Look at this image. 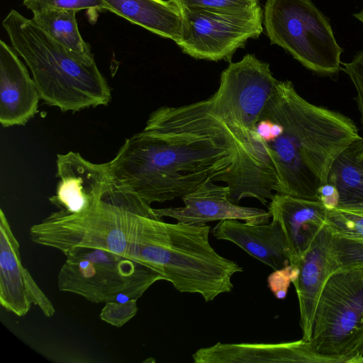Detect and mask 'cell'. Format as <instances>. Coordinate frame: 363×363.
I'll use <instances>...</instances> for the list:
<instances>
[{"instance_id":"obj_1","label":"cell","mask_w":363,"mask_h":363,"mask_svg":"<svg viewBox=\"0 0 363 363\" xmlns=\"http://www.w3.org/2000/svg\"><path fill=\"white\" fill-rule=\"evenodd\" d=\"M220 80L206 99L154 111L108 162L112 182L149 205L208 180L228 186L235 204L253 198L267 205L277 178L256 130L261 110L233 77L221 73Z\"/></svg>"},{"instance_id":"obj_2","label":"cell","mask_w":363,"mask_h":363,"mask_svg":"<svg viewBox=\"0 0 363 363\" xmlns=\"http://www.w3.org/2000/svg\"><path fill=\"white\" fill-rule=\"evenodd\" d=\"M279 124L280 133L264 142L274 166L276 193L318 201L338 156L362 138L347 116L313 104L289 80H278L259 119Z\"/></svg>"},{"instance_id":"obj_3","label":"cell","mask_w":363,"mask_h":363,"mask_svg":"<svg viewBox=\"0 0 363 363\" xmlns=\"http://www.w3.org/2000/svg\"><path fill=\"white\" fill-rule=\"evenodd\" d=\"M210 226L170 223L149 218L136 260L151 267L179 292L196 293L205 301L232 291V276L242 272L209 242Z\"/></svg>"},{"instance_id":"obj_4","label":"cell","mask_w":363,"mask_h":363,"mask_svg":"<svg viewBox=\"0 0 363 363\" xmlns=\"http://www.w3.org/2000/svg\"><path fill=\"white\" fill-rule=\"evenodd\" d=\"M11 47L28 67L40 99L62 111L106 106L111 88L96 63L69 55L31 18L14 9L2 21Z\"/></svg>"},{"instance_id":"obj_5","label":"cell","mask_w":363,"mask_h":363,"mask_svg":"<svg viewBox=\"0 0 363 363\" xmlns=\"http://www.w3.org/2000/svg\"><path fill=\"white\" fill-rule=\"evenodd\" d=\"M148 218H160L150 205L111 182L98 203L79 213H51L31 226L30 238L63 253L74 247L98 248L135 260Z\"/></svg>"},{"instance_id":"obj_6","label":"cell","mask_w":363,"mask_h":363,"mask_svg":"<svg viewBox=\"0 0 363 363\" xmlns=\"http://www.w3.org/2000/svg\"><path fill=\"white\" fill-rule=\"evenodd\" d=\"M308 344L321 362L361 363L363 268L329 277L316 305Z\"/></svg>"},{"instance_id":"obj_7","label":"cell","mask_w":363,"mask_h":363,"mask_svg":"<svg viewBox=\"0 0 363 363\" xmlns=\"http://www.w3.org/2000/svg\"><path fill=\"white\" fill-rule=\"evenodd\" d=\"M57 274L60 291L95 303L138 299L156 281L164 280L145 264L98 248L74 247L67 252Z\"/></svg>"},{"instance_id":"obj_8","label":"cell","mask_w":363,"mask_h":363,"mask_svg":"<svg viewBox=\"0 0 363 363\" xmlns=\"http://www.w3.org/2000/svg\"><path fill=\"white\" fill-rule=\"evenodd\" d=\"M266 35L308 69L333 75L341 69L342 48L328 18L312 0H267L263 11Z\"/></svg>"},{"instance_id":"obj_9","label":"cell","mask_w":363,"mask_h":363,"mask_svg":"<svg viewBox=\"0 0 363 363\" xmlns=\"http://www.w3.org/2000/svg\"><path fill=\"white\" fill-rule=\"evenodd\" d=\"M182 17V51L196 60L230 61L238 49L263 32L262 7L230 11L200 7H179Z\"/></svg>"},{"instance_id":"obj_10","label":"cell","mask_w":363,"mask_h":363,"mask_svg":"<svg viewBox=\"0 0 363 363\" xmlns=\"http://www.w3.org/2000/svg\"><path fill=\"white\" fill-rule=\"evenodd\" d=\"M20 245L2 209L0 211V303L7 311L21 317L33 304L46 317L55 308L37 284L20 257Z\"/></svg>"},{"instance_id":"obj_11","label":"cell","mask_w":363,"mask_h":363,"mask_svg":"<svg viewBox=\"0 0 363 363\" xmlns=\"http://www.w3.org/2000/svg\"><path fill=\"white\" fill-rule=\"evenodd\" d=\"M56 193L49 198L60 210L79 213L98 203L111 179L108 164H95L79 152L69 151L57 155Z\"/></svg>"},{"instance_id":"obj_12","label":"cell","mask_w":363,"mask_h":363,"mask_svg":"<svg viewBox=\"0 0 363 363\" xmlns=\"http://www.w3.org/2000/svg\"><path fill=\"white\" fill-rule=\"evenodd\" d=\"M183 207L153 208L160 218L169 217L177 223L203 225L208 222L228 219L241 220L249 224H264L272 218L264 209L240 206L230 199V188L208 180L195 190L184 195Z\"/></svg>"},{"instance_id":"obj_13","label":"cell","mask_w":363,"mask_h":363,"mask_svg":"<svg viewBox=\"0 0 363 363\" xmlns=\"http://www.w3.org/2000/svg\"><path fill=\"white\" fill-rule=\"evenodd\" d=\"M19 55L0 40V123L26 124L38 111L40 94Z\"/></svg>"},{"instance_id":"obj_14","label":"cell","mask_w":363,"mask_h":363,"mask_svg":"<svg viewBox=\"0 0 363 363\" xmlns=\"http://www.w3.org/2000/svg\"><path fill=\"white\" fill-rule=\"evenodd\" d=\"M332 232L325 224L309 249L294 266L298 273L293 280L299 304L302 340L311 337L316 305L329 277L333 274L331 257Z\"/></svg>"},{"instance_id":"obj_15","label":"cell","mask_w":363,"mask_h":363,"mask_svg":"<svg viewBox=\"0 0 363 363\" xmlns=\"http://www.w3.org/2000/svg\"><path fill=\"white\" fill-rule=\"evenodd\" d=\"M268 211L281 226L295 265L325 225L327 208L319 201L275 193Z\"/></svg>"},{"instance_id":"obj_16","label":"cell","mask_w":363,"mask_h":363,"mask_svg":"<svg viewBox=\"0 0 363 363\" xmlns=\"http://www.w3.org/2000/svg\"><path fill=\"white\" fill-rule=\"evenodd\" d=\"M218 240L237 245L252 257L274 270L291 264L289 246L279 223L272 219L264 224H249L236 219L220 220L213 228Z\"/></svg>"},{"instance_id":"obj_17","label":"cell","mask_w":363,"mask_h":363,"mask_svg":"<svg viewBox=\"0 0 363 363\" xmlns=\"http://www.w3.org/2000/svg\"><path fill=\"white\" fill-rule=\"evenodd\" d=\"M195 363L321 362L303 340L281 343H221L192 354Z\"/></svg>"},{"instance_id":"obj_18","label":"cell","mask_w":363,"mask_h":363,"mask_svg":"<svg viewBox=\"0 0 363 363\" xmlns=\"http://www.w3.org/2000/svg\"><path fill=\"white\" fill-rule=\"evenodd\" d=\"M112 12L161 37L175 43L181 38L180 9L171 0H102Z\"/></svg>"},{"instance_id":"obj_19","label":"cell","mask_w":363,"mask_h":363,"mask_svg":"<svg viewBox=\"0 0 363 363\" xmlns=\"http://www.w3.org/2000/svg\"><path fill=\"white\" fill-rule=\"evenodd\" d=\"M328 183L335 186V208L363 211V138L351 143L335 161Z\"/></svg>"},{"instance_id":"obj_20","label":"cell","mask_w":363,"mask_h":363,"mask_svg":"<svg viewBox=\"0 0 363 363\" xmlns=\"http://www.w3.org/2000/svg\"><path fill=\"white\" fill-rule=\"evenodd\" d=\"M73 10H45L31 18L69 55L88 65L96 64L91 46L82 37Z\"/></svg>"},{"instance_id":"obj_21","label":"cell","mask_w":363,"mask_h":363,"mask_svg":"<svg viewBox=\"0 0 363 363\" xmlns=\"http://www.w3.org/2000/svg\"><path fill=\"white\" fill-rule=\"evenodd\" d=\"M331 257L333 272L363 268V240L332 232Z\"/></svg>"},{"instance_id":"obj_22","label":"cell","mask_w":363,"mask_h":363,"mask_svg":"<svg viewBox=\"0 0 363 363\" xmlns=\"http://www.w3.org/2000/svg\"><path fill=\"white\" fill-rule=\"evenodd\" d=\"M325 224L334 233L363 240V211L327 209Z\"/></svg>"},{"instance_id":"obj_23","label":"cell","mask_w":363,"mask_h":363,"mask_svg":"<svg viewBox=\"0 0 363 363\" xmlns=\"http://www.w3.org/2000/svg\"><path fill=\"white\" fill-rule=\"evenodd\" d=\"M32 13L45 10H106L102 0H21Z\"/></svg>"},{"instance_id":"obj_24","label":"cell","mask_w":363,"mask_h":363,"mask_svg":"<svg viewBox=\"0 0 363 363\" xmlns=\"http://www.w3.org/2000/svg\"><path fill=\"white\" fill-rule=\"evenodd\" d=\"M138 311L137 299L111 301L105 303L99 317L106 323L121 328L133 318Z\"/></svg>"},{"instance_id":"obj_25","label":"cell","mask_w":363,"mask_h":363,"mask_svg":"<svg viewBox=\"0 0 363 363\" xmlns=\"http://www.w3.org/2000/svg\"><path fill=\"white\" fill-rule=\"evenodd\" d=\"M179 7H200L230 11H249L259 6V0H171Z\"/></svg>"},{"instance_id":"obj_26","label":"cell","mask_w":363,"mask_h":363,"mask_svg":"<svg viewBox=\"0 0 363 363\" xmlns=\"http://www.w3.org/2000/svg\"><path fill=\"white\" fill-rule=\"evenodd\" d=\"M341 65V69L348 75L354 85L356 91L355 100L363 128V50L358 52L351 62Z\"/></svg>"},{"instance_id":"obj_27","label":"cell","mask_w":363,"mask_h":363,"mask_svg":"<svg viewBox=\"0 0 363 363\" xmlns=\"http://www.w3.org/2000/svg\"><path fill=\"white\" fill-rule=\"evenodd\" d=\"M298 273L296 266H289L274 270L267 278L268 286L274 295L279 299H284L289 286Z\"/></svg>"},{"instance_id":"obj_28","label":"cell","mask_w":363,"mask_h":363,"mask_svg":"<svg viewBox=\"0 0 363 363\" xmlns=\"http://www.w3.org/2000/svg\"><path fill=\"white\" fill-rule=\"evenodd\" d=\"M353 16L363 23V11L354 13Z\"/></svg>"},{"instance_id":"obj_29","label":"cell","mask_w":363,"mask_h":363,"mask_svg":"<svg viewBox=\"0 0 363 363\" xmlns=\"http://www.w3.org/2000/svg\"><path fill=\"white\" fill-rule=\"evenodd\" d=\"M362 362H363V358H362V361H361V363H362Z\"/></svg>"}]
</instances>
